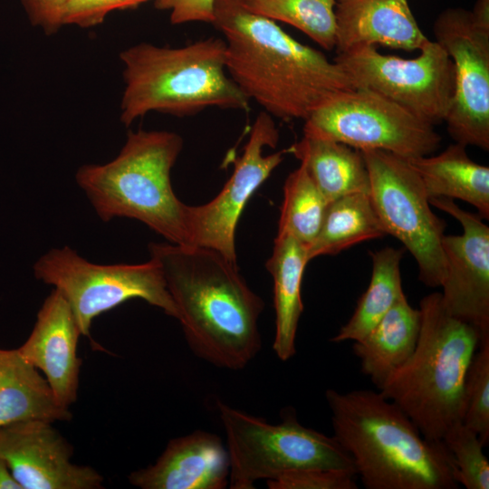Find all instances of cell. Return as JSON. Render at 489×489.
Wrapping results in <instances>:
<instances>
[{"mask_svg":"<svg viewBox=\"0 0 489 489\" xmlns=\"http://www.w3.org/2000/svg\"><path fill=\"white\" fill-rule=\"evenodd\" d=\"M177 308L192 352L222 369L240 370L258 354L264 303L241 275L237 262L207 247L150 243Z\"/></svg>","mask_w":489,"mask_h":489,"instance_id":"1","label":"cell"},{"mask_svg":"<svg viewBox=\"0 0 489 489\" xmlns=\"http://www.w3.org/2000/svg\"><path fill=\"white\" fill-rule=\"evenodd\" d=\"M212 24L225 37L229 76L273 117L304 120L331 96L354 89L335 61L239 0H216Z\"/></svg>","mask_w":489,"mask_h":489,"instance_id":"2","label":"cell"},{"mask_svg":"<svg viewBox=\"0 0 489 489\" xmlns=\"http://www.w3.org/2000/svg\"><path fill=\"white\" fill-rule=\"evenodd\" d=\"M333 436L367 489H455L454 458L444 441L425 437L379 391L325 392Z\"/></svg>","mask_w":489,"mask_h":489,"instance_id":"3","label":"cell"},{"mask_svg":"<svg viewBox=\"0 0 489 489\" xmlns=\"http://www.w3.org/2000/svg\"><path fill=\"white\" fill-rule=\"evenodd\" d=\"M418 309L416 348L379 391L425 437L441 440L453 424L462 421L465 375L483 338L475 327L446 312L438 292L424 296Z\"/></svg>","mask_w":489,"mask_h":489,"instance_id":"4","label":"cell"},{"mask_svg":"<svg viewBox=\"0 0 489 489\" xmlns=\"http://www.w3.org/2000/svg\"><path fill=\"white\" fill-rule=\"evenodd\" d=\"M120 58L125 81L120 119L125 126L151 111L187 116L210 107L249 110L250 100L226 71L222 38L180 47L140 43Z\"/></svg>","mask_w":489,"mask_h":489,"instance_id":"5","label":"cell"},{"mask_svg":"<svg viewBox=\"0 0 489 489\" xmlns=\"http://www.w3.org/2000/svg\"><path fill=\"white\" fill-rule=\"evenodd\" d=\"M182 148L175 132L129 131L114 159L81 166L75 180L103 222L136 219L168 243L188 244L187 205L176 196L170 178Z\"/></svg>","mask_w":489,"mask_h":489,"instance_id":"6","label":"cell"},{"mask_svg":"<svg viewBox=\"0 0 489 489\" xmlns=\"http://www.w3.org/2000/svg\"><path fill=\"white\" fill-rule=\"evenodd\" d=\"M217 408L226 436L231 489H253L258 480L302 468L355 473L351 457L333 436L302 426L293 412L272 425L222 401Z\"/></svg>","mask_w":489,"mask_h":489,"instance_id":"7","label":"cell"},{"mask_svg":"<svg viewBox=\"0 0 489 489\" xmlns=\"http://www.w3.org/2000/svg\"><path fill=\"white\" fill-rule=\"evenodd\" d=\"M39 281L52 285L67 301L82 335L93 320L130 299H141L178 321L177 308L156 261L138 264H99L69 246L53 248L34 265Z\"/></svg>","mask_w":489,"mask_h":489,"instance_id":"8","label":"cell"},{"mask_svg":"<svg viewBox=\"0 0 489 489\" xmlns=\"http://www.w3.org/2000/svg\"><path fill=\"white\" fill-rule=\"evenodd\" d=\"M369 178V197L385 228L400 241L427 286H441L446 275L442 248L446 222L432 211L423 182L409 159L380 149L360 150Z\"/></svg>","mask_w":489,"mask_h":489,"instance_id":"9","label":"cell"},{"mask_svg":"<svg viewBox=\"0 0 489 489\" xmlns=\"http://www.w3.org/2000/svg\"><path fill=\"white\" fill-rule=\"evenodd\" d=\"M434 127L377 92L354 88L315 108L304 120L303 135L412 159L438 149L441 137Z\"/></svg>","mask_w":489,"mask_h":489,"instance_id":"10","label":"cell"},{"mask_svg":"<svg viewBox=\"0 0 489 489\" xmlns=\"http://www.w3.org/2000/svg\"><path fill=\"white\" fill-rule=\"evenodd\" d=\"M418 51L405 59L359 45L338 53L334 61L354 88L377 92L435 126L445 122L453 103L454 63L436 41L428 39Z\"/></svg>","mask_w":489,"mask_h":489,"instance_id":"11","label":"cell"},{"mask_svg":"<svg viewBox=\"0 0 489 489\" xmlns=\"http://www.w3.org/2000/svg\"><path fill=\"white\" fill-rule=\"evenodd\" d=\"M435 41L454 63L455 92L445 122L451 138L465 147L489 149V31L471 12L447 8L436 17Z\"/></svg>","mask_w":489,"mask_h":489,"instance_id":"12","label":"cell"},{"mask_svg":"<svg viewBox=\"0 0 489 489\" xmlns=\"http://www.w3.org/2000/svg\"><path fill=\"white\" fill-rule=\"evenodd\" d=\"M279 130L269 113L260 112L250 131L242 156L218 195L200 206L187 207L188 244L214 249L236 262L235 230L239 217L252 195L283 162L286 149L264 154L275 148Z\"/></svg>","mask_w":489,"mask_h":489,"instance_id":"13","label":"cell"},{"mask_svg":"<svg viewBox=\"0 0 489 489\" xmlns=\"http://www.w3.org/2000/svg\"><path fill=\"white\" fill-rule=\"evenodd\" d=\"M430 205L456 219L461 235H444L446 275L441 299L446 312L489 337V226L478 214L462 209L446 197H430Z\"/></svg>","mask_w":489,"mask_h":489,"instance_id":"14","label":"cell"},{"mask_svg":"<svg viewBox=\"0 0 489 489\" xmlns=\"http://www.w3.org/2000/svg\"><path fill=\"white\" fill-rule=\"evenodd\" d=\"M72 447L51 422L25 420L0 427V457L22 489H99L103 477L72 462Z\"/></svg>","mask_w":489,"mask_h":489,"instance_id":"15","label":"cell"},{"mask_svg":"<svg viewBox=\"0 0 489 489\" xmlns=\"http://www.w3.org/2000/svg\"><path fill=\"white\" fill-rule=\"evenodd\" d=\"M80 328L64 297L55 289L42 304L33 331L17 348L43 372L58 403L64 408L77 399L82 364L77 355Z\"/></svg>","mask_w":489,"mask_h":489,"instance_id":"16","label":"cell"},{"mask_svg":"<svg viewBox=\"0 0 489 489\" xmlns=\"http://www.w3.org/2000/svg\"><path fill=\"white\" fill-rule=\"evenodd\" d=\"M229 478L226 448L215 434L197 430L172 439L151 465L132 472L141 489H223Z\"/></svg>","mask_w":489,"mask_h":489,"instance_id":"17","label":"cell"},{"mask_svg":"<svg viewBox=\"0 0 489 489\" xmlns=\"http://www.w3.org/2000/svg\"><path fill=\"white\" fill-rule=\"evenodd\" d=\"M337 53L359 45L419 50L428 40L408 0H338Z\"/></svg>","mask_w":489,"mask_h":489,"instance_id":"18","label":"cell"},{"mask_svg":"<svg viewBox=\"0 0 489 489\" xmlns=\"http://www.w3.org/2000/svg\"><path fill=\"white\" fill-rule=\"evenodd\" d=\"M308 263L307 247L291 235L278 232L265 267L273 282L275 334L273 350L283 361L296 353L297 329L303 312L301 287Z\"/></svg>","mask_w":489,"mask_h":489,"instance_id":"19","label":"cell"},{"mask_svg":"<svg viewBox=\"0 0 489 489\" xmlns=\"http://www.w3.org/2000/svg\"><path fill=\"white\" fill-rule=\"evenodd\" d=\"M47 379L14 350L0 349V427L25 420L69 421Z\"/></svg>","mask_w":489,"mask_h":489,"instance_id":"20","label":"cell"},{"mask_svg":"<svg viewBox=\"0 0 489 489\" xmlns=\"http://www.w3.org/2000/svg\"><path fill=\"white\" fill-rule=\"evenodd\" d=\"M419 309L401 295L371 331L353 344L361 371L379 388L413 353L420 331Z\"/></svg>","mask_w":489,"mask_h":489,"instance_id":"21","label":"cell"},{"mask_svg":"<svg viewBox=\"0 0 489 489\" xmlns=\"http://www.w3.org/2000/svg\"><path fill=\"white\" fill-rule=\"evenodd\" d=\"M286 152L305 167L328 203L353 193L369 194V173L360 150L339 141L303 135Z\"/></svg>","mask_w":489,"mask_h":489,"instance_id":"22","label":"cell"},{"mask_svg":"<svg viewBox=\"0 0 489 489\" xmlns=\"http://www.w3.org/2000/svg\"><path fill=\"white\" fill-rule=\"evenodd\" d=\"M465 146L454 143L436 156L409 159L428 197L460 199L489 218V168L472 160Z\"/></svg>","mask_w":489,"mask_h":489,"instance_id":"23","label":"cell"},{"mask_svg":"<svg viewBox=\"0 0 489 489\" xmlns=\"http://www.w3.org/2000/svg\"><path fill=\"white\" fill-rule=\"evenodd\" d=\"M369 193L358 192L328 204L321 228L307 247L309 262L333 255L361 242L387 236Z\"/></svg>","mask_w":489,"mask_h":489,"instance_id":"24","label":"cell"},{"mask_svg":"<svg viewBox=\"0 0 489 489\" xmlns=\"http://www.w3.org/2000/svg\"><path fill=\"white\" fill-rule=\"evenodd\" d=\"M370 254L372 274L369 284L350 320L331 340L332 342H355L364 339L404 294L400 273L404 249L385 247Z\"/></svg>","mask_w":489,"mask_h":489,"instance_id":"25","label":"cell"},{"mask_svg":"<svg viewBox=\"0 0 489 489\" xmlns=\"http://www.w3.org/2000/svg\"><path fill=\"white\" fill-rule=\"evenodd\" d=\"M249 11L274 22L286 23L321 48L336 46L337 0H239Z\"/></svg>","mask_w":489,"mask_h":489,"instance_id":"26","label":"cell"},{"mask_svg":"<svg viewBox=\"0 0 489 489\" xmlns=\"http://www.w3.org/2000/svg\"><path fill=\"white\" fill-rule=\"evenodd\" d=\"M328 204L301 163L283 186L278 232L291 235L308 247L321 228Z\"/></svg>","mask_w":489,"mask_h":489,"instance_id":"27","label":"cell"},{"mask_svg":"<svg viewBox=\"0 0 489 489\" xmlns=\"http://www.w3.org/2000/svg\"><path fill=\"white\" fill-rule=\"evenodd\" d=\"M462 422L488 444L489 337L482 339L465 375Z\"/></svg>","mask_w":489,"mask_h":489,"instance_id":"28","label":"cell"},{"mask_svg":"<svg viewBox=\"0 0 489 489\" xmlns=\"http://www.w3.org/2000/svg\"><path fill=\"white\" fill-rule=\"evenodd\" d=\"M442 440L454 458L458 484L467 489H488L489 461L478 435L458 421L447 429Z\"/></svg>","mask_w":489,"mask_h":489,"instance_id":"29","label":"cell"},{"mask_svg":"<svg viewBox=\"0 0 489 489\" xmlns=\"http://www.w3.org/2000/svg\"><path fill=\"white\" fill-rule=\"evenodd\" d=\"M355 473L339 469L302 468L267 481L270 489H357Z\"/></svg>","mask_w":489,"mask_h":489,"instance_id":"30","label":"cell"},{"mask_svg":"<svg viewBox=\"0 0 489 489\" xmlns=\"http://www.w3.org/2000/svg\"><path fill=\"white\" fill-rule=\"evenodd\" d=\"M140 4V0H68L62 24L93 26L101 24L111 11L132 8Z\"/></svg>","mask_w":489,"mask_h":489,"instance_id":"31","label":"cell"},{"mask_svg":"<svg viewBox=\"0 0 489 489\" xmlns=\"http://www.w3.org/2000/svg\"><path fill=\"white\" fill-rule=\"evenodd\" d=\"M216 0H156L155 7L170 12V22L182 24L191 22L213 24Z\"/></svg>","mask_w":489,"mask_h":489,"instance_id":"32","label":"cell"},{"mask_svg":"<svg viewBox=\"0 0 489 489\" xmlns=\"http://www.w3.org/2000/svg\"><path fill=\"white\" fill-rule=\"evenodd\" d=\"M68 0H22L33 25L40 26L47 34L56 33L63 25L62 17Z\"/></svg>","mask_w":489,"mask_h":489,"instance_id":"33","label":"cell"},{"mask_svg":"<svg viewBox=\"0 0 489 489\" xmlns=\"http://www.w3.org/2000/svg\"><path fill=\"white\" fill-rule=\"evenodd\" d=\"M470 12L475 24L489 31V0H476L473 11Z\"/></svg>","mask_w":489,"mask_h":489,"instance_id":"34","label":"cell"},{"mask_svg":"<svg viewBox=\"0 0 489 489\" xmlns=\"http://www.w3.org/2000/svg\"><path fill=\"white\" fill-rule=\"evenodd\" d=\"M0 489H22L7 464L0 457Z\"/></svg>","mask_w":489,"mask_h":489,"instance_id":"35","label":"cell"},{"mask_svg":"<svg viewBox=\"0 0 489 489\" xmlns=\"http://www.w3.org/2000/svg\"><path fill=\"white\" fill-rule=\"evenodd\" d=\"M140 1H141L142 3H145V2H147V1H149V0H140Z\"/></svg>","mask_w":489,"mask_h":489,"instance_id":"36","label":"cell"}]
</instances>
